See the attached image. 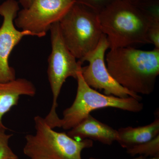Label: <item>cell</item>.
Returning <instances> with one entry per match:
<instances>
[{
    "label": "cell",
    "instance_id": "6da1fadb",
    "mask_svg": "<svg viewBox=\"0 0 159 159\" xmlns=\"http://www.w3.org/2000/svg\"><path fill=\"white\" fill-rule=\"evenodd\" d=\"M111 76L134 93L149 95L159 75V49L143 51L132 46L111 49L106 56Z\"/></svg>",
    "mask_w": 159,
    "mask_h": 159
},
{
    "label": "cell",
    "instance_id": "7a4b0ae2",
    "mask_svg": "<svg viewBox=\"0 0 159 159\" xmlns=\"http://www.w3.org/2000/svg\"><path fill=\"white\" fill-rule=\"evenodd\" d=\"M101 30L109 48L150 43L148 31L154 21L135 5L118 0L99 13Z\"/></svg>",
    "mask_w": 159,
    "mask_h": 159
},
{
    "label": "cell",
    "instance_id": "3957f363",
    "mask_svg": "<svg viewBox=\"0 0 159 159\" xmlns=\"http://www.w3.org/2000/svg\"><path fill=\"white\" fill-rule=\"evenodd\" d=\"M35 133L26 136L24 153L31 158L83 159L81 152L93 147V140H76L65 133L57 132L51 128L44 118H34Z\"/></svg>",
    "mask_w": 159,
    "mask_h": 159
},
{
    "label": "cell",
    "instance_id": "277c9868",
    "mask_svg": "<svg viewBox=\"0 0 159 159\" xmlns=\"http://www.w3.org/2000/svg\"><path fill=\"white\" fill-rule=\"evenodd\" d=\"M59 24L64 42L79 61L95 50L103 34L99 13L79 3L73 4Z\"/></svg>",
    "mask_w": 159,
    "mask_h": 159
},
{
    "label": "cell",
    "instance_id": "5b68a950",
    "mask_svg": "<svg viewBox=\"0 0 159 159\" xmlns=\"http://www.w3.org/2000/svg\"><path fill=\"white\" fill-rule=\"evenodd\" d=\"M81 71L77 74L76 97L72 105L64 111L60 128L70 130L88 116L91 112L99 109L113 107L132 112L143 110V103L134 97L108 96L92 88L84 81Z\"/></svg>",
    "mask_w": 159,
    "mask_h": 159
},
{
    "label": "cell",
    "instance_id": "8992f818",
    "mask_svg": "<svg viewBox=\"0 0 159 159\" xmlns=\"http://www.w3.org/2000/svg\"><path fill=\"white\" fill-rule=\"evenodd\" d=\"M51 52L48 58V75L53 95V101L50 112L45 118L51 128H60L61 119L56 112L57 100L66 80L72 77L77 80V74L81 70L82 64L77 60L69 51L61 37L59 22L51 26Z\"/></svg>",
    "mask_w": 159,
    "mask_h": 159
},
{
    "label": "cell",
    "instance_id": "52a82bcc",
    "mask_svg": "<svg viewBox=\"0 0 159 159\" xmlns=\"http://www.w3.org/2000/svg\"><path fill=\"white\" fill-rule=\"evenodd\" d=\"M73 0H34L31 6L18 12L15 25L44 37L51 26L59 22L74 4Z\"/></svg>",
    "mask_w": 159,
    "mask_h": 159
},
{
    "label": "cell",
    "instance_id": "ba28073f",
    "mask_svg": "<svg viewBox=\"0 0 159 159\" xmlns=\"http://www.w3.org/2000/svg\"><path fill=\"white\" fill-rule=\"evenodd\" d=\"M108 48L109 44L106 36L103 34L95 50L79 61L82 64L85 61L89 63L81 69L84 81L92 88L103 91L105 95L120 98L132 97L141 100V96L120 85L110 74L105 60L106 51Z\"/></svg>",
    "mask_w": 159,
    "mask_h": 159
},
{
    "label": "cell",
    "instance_id": "9c48e42d",
    "mask_svg": "<svg viewBox=\"0 0 159 159\" xmlns=\"http://www.w3.org/2000/svg\"><path fill=\"white\" fill-rule=\"evenodd\" d=\"M20 10L16 0H6L0 5V15L3 21L0 27V82H9L16 79L15 70L9 65V56L23 38L34 36L26 30L19 31L16 28L14 20Z\"/></svg>",
    "mask_w": 159,
    "mask_h": 159
},
{
    "label": "cell",
    "instance_id": "30bf717a",
    "mask_svg": "<svg viewBox=\"0 0 159 159\" xmlns=\"http://www.w3.org/2000/svg\"><path fill=\"white\" fill-rule=\"evenodd\" d=\"M67 134L76 140L88 139L111 145L118 139V130L100 122L91 115L70 129Z\"/></svg>",
    "mask_w": 159,
    "mask_h": 159
},
{
    "label": "cell",
    "instance_id": "8fae6325",
    "mask_svg": "<svg viewBox=\"0 0 159 159\" xmlns=\"http://www.w3.org/2000/svg\"><path fill=\"white\" fill-rule=\"evenodd\" d=\"M36 92L34 84L25 78H16L9 82H0V129H7L2 121L3 116L17 105L20 97H33Z\"/></svg>",
    "mask_w": 159,
    "mask_h": 159
},
{
    "label": "cell",
    "instance_id": "7c38bea8",
    "mask_svg": "<svg viewBox=\"0 0 159 159\" xmlns=\"http://www.w3.org/2000/svg\"><path fill=\"white\" fill-rule=\"evenodd\" d=\"M117 142L122 148H130L135 145L148 142L159 135V112L154 120L144 126L122 127L118 130Z\"/></svg>",
    "mask_w": 159,
    "mask_h": 159
},
{
    "label": "cell",
    "instance_id": "4fadbf2b",
    "mask_svg": "<svg viewBox=\"0 0 159 159\" xmlns=\"http://www.w3.org/2000/svg\"><path fill=\"white\" fill-rule=\"evenodd\" d=\"M126 149L127 153L132 156L140 155L145 157H159V135L150 141Z\"/></svg>",
    "mask_w": 159,
    "mask_h": 159
},
{
    "label": "cell",
    "instance_id": "5bb4252c",
    "mask_svg": "<svg viewBox=\"0 0 159 159\" xmlns=\"http://www.w3.org/2000/svg\"><path fill=\"white\" fill-rule=\"evenodd\" d=\"M154 21H159V0H140L134 3Z\"/></svg>",
    "mask_w": 159,
    "mask_h": 159
},
{
    "label": "cell",
    "instance_id": "9a60e30c",
    "mask_svg": "<svg viewBox=\"0 0 159 159\" xmlns=\"http://www.w3.org/2000/svg\"><path fill=\"white\" fill-rule=\"evenodd\" d=\"M6 130L0 129V159H19L9 147L12 134H6Z\"/></svg>",
    "mask_w": 159,
    "mask_h": 159
},
{
    "label": "cell",
    "instance_id": "2e32d148",
    "mask_svg": "<svg viewBox=\"0 0 159 159\" xmlns=\"http://www.w3.org/2000/svg\"><path fill=\"white\" fill-rule=\"evenodd\" d=\"M74 2L82 4L99 13L103 9L118 0H73Z\"/></svg>",
    "mask_w": 159,
    "mask_h": 159
},
{
    "label": "cell",
    "instance_id": "e0dca14e",
    "mask_svg": "<svg viewBox=\"0 0 159 159\" xmlns=\"http://www.w3.org/2000/svg\"><path fill=\"white\" fill-rule=\"evenodd\" d=\"M34 0H19V3L23 6V8L26 9L31 6Z\"/></svg>",
    "mask_w": 159,
    "mask_h": 159
},
{
    "label": "cell",
    "instance_id": "ac0fdd59",
    "mask_svg": "<svg viewBox=\"0 0 159 159\" xmlns=\"http://www.w3.org/2000/svg\"><path fill=\"white\" fill-rule=\"evenodd\" d=\"M89 159H102L97 158L90 157ZM129 159H159V157H145L142 156H139L138 157L134 158Z\"/></svg>",
    "mask_w": 159,
    "mask_h": 159
},
{
    "label": "cell",
    "instance_id": "d6986e66",
    "mask_svg": "<svg viewBox=\"0 0 159 159\" xmlns=\"http://www.w3.org/2000/svg\"><path fill=\"white\" fill-rule=\"evenodd\" d=\"M123 1H126V2H128L134 4V3L140 1V0H123Z\"/></svg>",
    "mask_w": 159,
    "mask_h": 159
},
{
    "label": "cell",
    "instance_id": "ffe728a7",
    "mask_svg": "<svg viewBox=\"0 0 159 159\" xmlns=\"http://www.w3.org/2000/svg\"><path fill=\"white\" fill-rule=\"evenodd\" d=\"M30 159H48L44 158H31Z\"/></svg>",
    "mask_w": 159,
    "mask_h": 159
}]
</instances>
